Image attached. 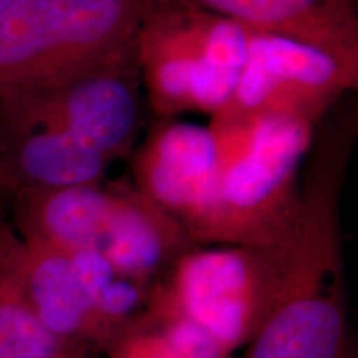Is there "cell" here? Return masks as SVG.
Listing matches in <instances>:
<instances>
[{
    "label": "cell",
    "mask_w": 358,
    "mask_h": 358,
    "mask_svg": "<svg viewBox=\"0 0 358 358\" xmlns=\"http://www.w3.org/2000/svg\"><path fill=\"white\" fill-rule=\"evenodd\" d=\"M352 118L317 127L302 169L301 208L285 241L279 302L243 358H342L347 335L340 192L352 156Z\"/></svg>",
    "instance_id": "obj_1"
},
{
    "label": "cell",
    "mask_w": 358,
    "mask_h": 358,
    "mask_svg": "<svg viewBox=\"0 0 358 358\" xmlns=\"http://www.w3.org/2000/svg\"><path fill=\"white\" fill-rule=\"evenodd\" d=\"M15 232L64 252L90 250L148 289L198 248L176 219L131 181L12 192Z\"/></svg>",
    "instance_id": "obj_2"
},
{
    "label": "cell",
    "mask_w": 358,
    "mask_h": 358,
    "mask_svg": "<svg viewBox=\"0 0 358 358\" xmlns=\"http://www.w3.org/2000/svg\"><path fill=\"white\" fill-rule=\"evenodd\" d=\"M317 127L289 116L211 118L221 169L206 245L274 248L289 239Z\"/></svg>",
    "instance_id": "obj_3"
},
{
    "label": "cell",
    "mask_w": 358,
    "mask_h": 358,
    "mask_svg": "<svg viewBox=\"0 0 358 358\" xmlns=\"http://www.w3.org/2000/svg\"><path fill=\"white\" fill-rule=\"evenodd\" d=\"M158 0H17L0 13V98L77 78L128 48Z\"/></svg>",
    "instance_id": "obj_4"
},
{
    "label": "cell",
    "mask_w": 358,
    "mask_h": 358,
    "mask_svg": "<svg viewBox=\"0 0 358 358\" xmlns=\"http://www.w3.org/2000/svg\"><path fill=\"white\" fill-rule=\"evenodd\" d=\"M249 30L192 0H158L134 40L148 108L156 120L217 115L231 101Z\"/></svg>",
    "instance_id": "obj_5"
},
{
    "label": "cell",
    "mask_w": 358,
    "mask_h": 358,
    "mask_svg": "<svg viewBox=\"0 0 358 358\" xmlns=\"http://www.w3.org/2000/svg\"><path fill=\"white\" fill-rule=\"evenodd\" d=\"M285 272V243L274 248L198 245L151 285L143 312L189 322L234 358L274 312Z\"/></svg>",
    "instance_id": "obj_6"
},
{
    "label": "cell",
    "mask_w": 358,
    "mask_h": 358,
    "mask_svg": "<svg viewBox=\"0 0 358 358\" xmlns=\"http://www.w3.org/2000/svg\"><path fill=\"white\" fill-rule=\"evenodd\" d=\"M136 47L57 87L0 98V131L52 129L78 138L111 163L140 141L145 106Z\"/></svg>",
    "instance_id": "obj_7"
},
{
    "label": "cell",
    "mask_w": 358,
    "mask_h": 358,
    "mask_svg": "<svg viewBox=\"0 0 358 358\" xmlns=\"http://www.w3.org/2000/svg\"><path fill=\"white\" fill-rule=\"evenodd\" d=\"M357 85L358 58L249 30L248 55L234 95L211 118L236 122L289 116L320 123Z\"/></svg>",
    "instance_id": "obj_8"
},
{
    "label": "cell",
    "mask_w": 358,
    "mask_h": 358,
    "mask_svg": "<svg viewBox=\"0 0 358 358\" xmlns=\"http://www.w3.org/2000/svg\"><path fill=\"white\" fill-rule=\"evenodd\" d=\"M129 158L134 187L176 219L196 245L208 244L221 169L213 129L156 120Z\"/></svg>",
    "instance_id": "obj_9"
},
{
    "label": "cell",
    "mask_w": 358,
    "mask_h": 358,
    "mask_svg": "<svg viewBox=\"0 0 358 358\" xmlns=\"http://www.w3.org/2000/svg\"><path fill=\"white\" fill-rule=\"evenodd\" d=\"M19 264L30 306L53 337L65 345L106 350L110 337L69 254L20 237Z\"/></svg>",
    "instance_id": "obj_10"
},
{
    "label": "cell",
    "mask_w": 358,
    "mask_h": 358,
    "mask_svg": "<svg viewBox=\"0 0 358 358\" xmlns=\"http://www.w3.org/2000/svg\"><path fill=\"white\" fill-rule=\"evenodd\" d=\"M250 32H264L358 58L353 0H192Z\"/></svg>",
    "instance_id": "obj_11"
},
{
    "label": "cell",
    "mask_w": 358,
    "mask_h": 358,
    "mask_svg": "<svg viewBox=\"0 0 358 358\" xmlns=\"http://www.w3.org/2000/svg\"><path fill=\"white\" fill-rule=\"evenodd\" d=\"M20 237L0 219V358H55L66 347L45 329L27 297Z\"/></svg>",
    "instance_id": "obj_12"
},
{
    "label": "cell",
    "mask_w": 358,
    "mask_h": 358,
    "mask_svg": "<svg viewBox=\"0 0 358 358\" xmlns=\"http://www.w3.org/2000/svg\"><path fill=\"white\" fill-rule=\"evenodd\" d=\"M108 358H185L164 334L140 315L106 347Z\"/></svg>",
    "instance_id": "obj_13"
},
{
    "label": "cell",
    "mask_w": 358,
    "mask_h": 358,
    "mask_svg": "<svg viewBox=\"0 0 358 358\" xmlns=\"http://www.w3.org/2000/svg\"><path fill=\"white\" fill-rule=\"evenodd\" d=\"M88 350L85 347L71 345L66 347L65 350H62L55 358H88Z\"/></svg>",
    "instance_id": "obj_14"
},
{
    "label": "cell",
    "mask_w": 358,
    "mask_h": 358,
    "mask_svg": "<svg viewBox=\"0 0 358 358\" xmlns=\"http://www.w3.org/2000/svg\"><path fill=\"white\" fill-rule=\"evenodd\" d=\"M15 2L17 0H0V13H2L3 10H7V8L13 6Z\"/></svg>",
    "instance_id": "obj_15"
}]
</instances>
